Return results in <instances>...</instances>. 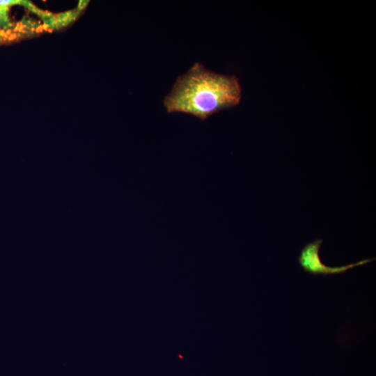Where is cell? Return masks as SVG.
Returning a JSON list of instances; mask_svg holds the SVG:
<instances>
[{
	"instance_id": "1",
	"label": "cell",
	"mask_w": 376,
	"mask_h": 376,
	"mask_svg": "<svg viewBox=\"0 0 376 376\" xmlns=\"http://www.w3.org/2000/svg\"><path fill=\"white\" fill-rule=\"evenodd\" d=\"M241 94V86L235 76L216 73L196 63L178 77L164 97V105L169 113H184L203 120L237 105Z\"/></svg>"
},
{
	"instance_id": "2",
	"label": "cell",
	"mask_w": 376,
	"mask_h": 376,
	"mask_svg": "<svg viewBox=\"0 0 376 376\" xmlns=\"http://www.w3.org/2000/svg\"><path fill=\"white\" fill-rule=\"evenodd\" d=\"M322 243V239H318L306 244L301 250L298 257V263L306 273L316 276L342 274L356 267L364 265L375 260V258H366L357 263L344 265L328 266L323 263L320 256V250Z\"/></svg>"
},
{
	"instance_id": "3",
	"label": "cell",
	"mask_w": 376,
	"mask_h": 376,
	"mask_svg": "<svg viewBox=\"0 0 376 376\" xmlns=\"http://www.w3.org/2000/svg\"><path fill=\"white\" fill-rule=\"evenodd\" d=\"M13 5H23L34 13L37 9L31 3L28 1H0V29L5 31L9 30L13 26V24L8 18V13L9 8Z\"/></svg>"
},
{
	"instance_id": "4",
	"label": "cell",
	"mask_w": 376,
	"mask_h": 376,
	"mask_svg": "<svg viewBox=\"0 0 376 376\" xmlns=\"http://www.w3.org/2000/svg\"><path fill=\"white\" fill-rule=\"evenodd\" d=\"M9 35L3 30L0 29V43L8 40Z\"/></svg>"
}]
</instances>
